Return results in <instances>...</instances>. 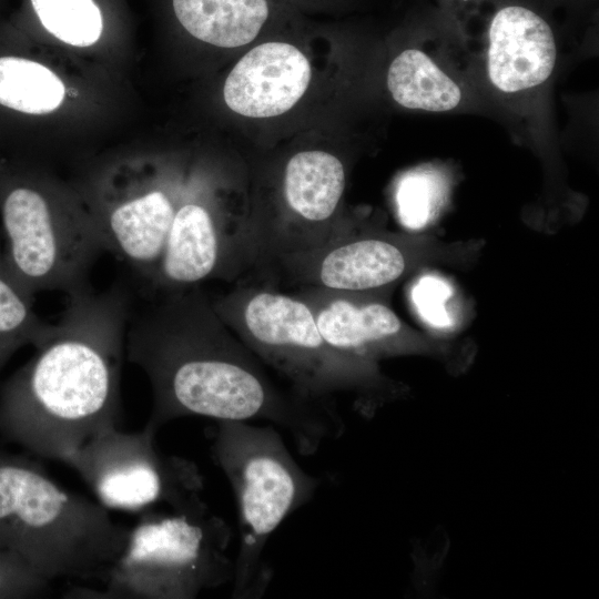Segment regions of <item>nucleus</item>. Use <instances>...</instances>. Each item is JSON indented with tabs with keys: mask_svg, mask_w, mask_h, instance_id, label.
I'll use <instances>...</instances> for the list:
<instances>
[{
	"mask_svg": "<svg viewBox=\"0 0 599 599\" xmlns=\"http://www.w3.org/2000/svg\"><path fill=\"white\" fill-rule=\"evenodd\" d=\"M212 304L231 331L306 398L333 402V395L342 392L363 397L389 389L377 363L328 344L307 304L294 293L265 280L242 278Z\"/></svg>",
	"mask_w": 599,
	"mask_h": 599,
	"instance_id": "nucleus-4",
	"label": "nucleus"
},
{
	"mask_svg": "<svg viewBox=\"0 0 599 599\" xmlns=\"http://www.w3.org/2000/svg\"><path fill=\"white\" fill-rule=\"evenodd\" d=\"M130 528L59 486L35 461L0 449V547L48 582L101 581Z\"/></svg>",
	"mask_w": 599,
	"mask_h": 599,
	"instance_id": "nucleus-3",
	"label": "nucleus"
},
{
	"mask_svg": "<svg viewBox=\"0 0 599 599\" xmlns=\"http://www.w3.org/2000/svg\"><path fill=\"white\" fill-rule=\"evenodd\" d=\"M173 9L193 37L221 48L251 42L270 12L266 0H173Z\"/></svg>",
	"mask_w": 599,
	"mask_h": 599,
	"instance_id": "nucleus-13",
	"label": "nucleus"
},
{
	"mask_svg": "<svg viewBox=\"0 0 599 599\" xmlns=\"http://www.w3.org/2000/svg\"><path fill=\"white\" fill-rule=\"evenodd\" d=\"M426 236L342 230L309 252L274 258L261 280L296 287L351 293H387L422 265L451 255Z\"/></svg>",
	"mask_w": 599,
	"mask_h": 599,
	"instance_id": "nucleus-9",
	"label": "nucleus"
},
{
	"mask_svg": "<svg viewBox=\"0 0 599 599\" xmlns=\"http://www.w3.org/2000/svg\"><path fill=\"white\" fill-rule=\"evenodd\" d=\"M131 313L130 292L119 282L102 292L68 295L34 355L0 386V436L62 461L118 427Z\"/></svg>",
	"mask_w": 599,
	"mask_h": 599,
	"instance_id": "nucleus-2",
	"label": "nucleus"
},
{
	"mask_svg": "<svg viewBox=\"0 0 599 599\" xmlns=\"http://www.w3.org/2000/svg\"><path fill=\"white\" fill-rule=\"evenodd\" d=\"M156 430L125 433L111 428L68 455L73 468L105 508L142 511L165 505L185 509L204 502L203 476L183 457L164 455L155 446Z\"/></svg>",
	"mask_w": 599,
	"mask_h": 599,
	"instance_id": "nucleus-8",
	"label": "nucleus"
},
{
	"mask_svg": "<svg viewBox=\"0 0 599 599\" xmlns=\"http://www.w3.org/2000/svg\"><path fill=\"white\" fill-rule=\"evenodd\" d=\"M230 525L205 502L144 514L130 528L125 548L109 568L102 589H72V597L193 599L232 583Z\"/></svg>",
	"mask_w": 599,
	"mask_h": 599,
	"instance_id": "nucleus-6",
	"label": "nucleus"
},
{
	"mask_svg": "<svg viewBox=\"0 0 599 599\" xmlns=\"http://www.w3.org/2000/svg\"><path fill=\"white\" fill-rule=\"evenodd\" d=\"M387 87L404 108L430 112L455 109L461 100L459 85L425 52L407 49L390 63Z\"/></svg>",
	"mask_w": 599,
	"mask_h": 599,
	"instance_id": "nucleus-14",
	"label": "nucleus"
},
{
	"mask_svg": "<svg viewBox=\"0 0 599 599\" xmlns=\"http://www.w3.org/2000/svg\"><path fill=\"white\" fill-rule=\"evenodd\" d=\"M49 586L17 554L0 547V599L37 598Z\"/></svg>",
	"mask_w": 599,
	"mask_h": 599,
	"instance_id": "nucleus-17",
	"label": "nucleus"
},
{
	"mask_svg": "<svg viewBox=\"0 0 599 599\" xmlns=\"http://www.w3.org/2000/svg\"><path fill=\"white\" fill-rule=\"evenodd\" d=\"M33 296L11 274L0 250V373L19 348L35 347L52 327L35 313Z\"/></svg>",
	"mask_w": 599,
	"mask_h": 599,
	"instance_id": "nucleus-15",
	"label": "nucleus"
},
{
	"mask_svg": "<svg viewBox=\"0 0 599 599\" xmlns=\"http://www.w3.org/2000/svg\"><path fill=\"white\" fill-rule=\"evenodd\" d=\"M2 251L11 274L31 294L91 288L90 268L105 246L94 217L53 204L34 181L0 170Z\"/></svg>",
	"mask_w": 599,
	"mask_h": 599,
	"instance_id": "nucleus-7",
	"label": "nucleus"
},
{
	"mask_svg": "<svg viewBox=\"0 0 599 599\" xmlns=\"http://www.w3.org/2000/svg\"><path fill=\"white\" fill-rule=\"evenodd\" d=\"M42 26L59 40L75 47L94 44L102 32V16L93 0H30Z\"/></svg>",
	"mask_w": 599,
	"mask_h": 599,
	"instance_id": "nucleus-16",
	"label": "nucleus"
},
{
	"mask_svg": "<svg viewBox=\"0 0 599 599\" xmlns=\"http://www.w3.org/2000/svg\"><path fill=\"white\" fill-rule=\"evenodd\" d=\"M124 351L149 379L146 424L156 432L190 416L267 420L286 430L303 456L342 434L333 402L309 399L275 383L200 286L160 295L131 313Z\"/></svg>",
	"mask_w": 599,
	"mask_h": 599,
	"instance_id": "nucleus-1",
	"label": "nucleus"
},
{
	"mask_svg": "<svg viewBox=\"0 0 599 599\" xmlns=\"http://www.w3.org/2000/svg\"><path fill=\"white\" fill-rule=\"evenodd\" d=\"M210 451L237 504L240 544L231 597L261 598L273 576L264 560L271 535L313 498L322 479L298 465L272 425L219 420L210 432Z\"/></svg>",
	"mask_w": 599,
	"mask_h": 599,
	"instance_id": "nucleus-5",
	"label": "nucleus"
},
{
	"mask_svg": "<svg viewBox=\"0 0 599 599\" xmlns=\"http://www.w3.org/2000/svg\"><path fill=\"white\" fill-rule=\"evenodd\" d=\"M309 80V62L297 48L266 42L235 64L224 84V100L232 111L245 116H276L302 98Z\"/></svg>",
	"mask_w": 599,
	"mask_h": 599,
	"instance_id": "nucleus-12",
	"label": "nucleus"
},
{
	"mask_svg": "<svg viewBox=\"0 0 599 599\" xmlns=\"http://www.w3.org/2000/svg\"><path fill=\"white\" fill-rule=\"evenodd\" d=\"M432 197L430 182L422 174L407 176L402 182L397 195L402 214L413 221L427 216Z\"/></svg>",
	"mask_w": 599,
	"mask_h": 599,
	"instance_id": "nucleus-18",
	"label": "nucleus"
},
{
	"mask_svg": "<svg viewBox=\"0 0 599 599\" xmlns=\"http://www.w3.org/2000/svg\"><path fill=\"white\" fill-rule=\"evenodd\" d=\"M312 311L323 337L336 349L370 363L436 353L443 343L406 324L387 293H351L303 286L295 292Z\"/></svg>",
	"mask_w": 599,
	"mask_h": 599,
	"instance_id": "nucleus-10",
	"label": "nucleus"
},
{
	"mask_svg": "<svg viewBox=\"0 0 599 599\" xmlns=\"http://www.w3.org/2000/svg\"><path fill=\"white\" fill-rule=\"evenodd\" d=\"M487 73L500 92H526L552 73L557 45L547 21L526 7L504 6L488 24Z\"/></svg>",
	"mask_w": 599,
	"mask_h": 599,
	"instance_id": "nucleus-11",
	"label": "nucleus"
}]
</instances>
